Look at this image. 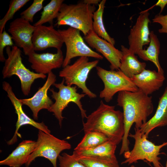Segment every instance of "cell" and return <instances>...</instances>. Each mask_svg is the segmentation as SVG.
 Returning <instances> with one entry per match:
<instances>
[{"label":"cell","instance_id":"34","mask_svg":"<svg viewBox=\"0 0 167 167\" xmlns=\"http://www.w3.org/2000/svg\"><path fill=\"white\" fill-rule=\"evenodd\" d=\"M101 1L100 0H84L83 2L87 4L90 5H98Z\"/></svg>","mask_w":167,"mask_h":167},{"label":"cell","instance_id":"27","mask_svg":"<svg viewBox=\"0 0 167 167\" xmlns=\"http://www.w3.org/2000/svg\"><path fill=\"white\" fill-rule=\"evenodd\" d=\"M77 159L86 167H119L116 157L105 159L85 157Z\"/></svg>","mask_w":167,"mask_h":167},{"label":"cell","instance_id":"19","mask_svg":"<svg viewBox=\"0 0 167 167\" xmlns=\"http://www.w3.org/2000/svg\"><path fill=\"white\" fill-rule=\"evenodd\" d=\"M36 145V141L30 140L23 141L6 158L0 161V165L20 167L25 164Z\"/></svg>","mask_w":167,"mask_h":167},{"label":"cell","instance_id":"28","mask_svg":"<svg viewBox=\"0 0 167 167\" xmlns=\"http://www.w3.org/2000/svg\"><path fill=\"white\" fill-rule=\"evenodd\" d=\"M29 1V0H12L10 2L6 13L0 20V34L4 31L7 22L12 19L15 13Z\"/></svg>","mask_w":167,"mask_h":167},{"label":"cell","instance_id":"21","mask_svg":"<svg viewBox=\"0 0 167 167\" xmlns=\"http://www.w3.org/2000/svg\"><path fill=\"white\" fill-rule=\"evenodd\" d=\"M121 51L122 56L119 70L126 76L131 79L145 69L146 63L139 61L135 54L128 48L121 45Z\"/></svg>","mask_w":167,"mask_h":167},{"label":"cell","instance_id":"17","mask_svg":"<svg viewBox=\"0 0 167 167\" xmlns=\"http://www.w3.org/2000/svg\"><path fill=\"white\" fill-rule=\"evenodd\" d=\"M31 67L36 73L49 74L52 70L62 66L64 58L61 49L57 50L56 53L38 54L33 51L28 55Z\"/></svg>","mask_w":167,"mask_h":167},{"label":"cell","instance_id":"14","mask_svg":"<svg viewBox=\"0 0 167 167\" xmlns=\"http://www.w3.org/2000/svg\"><path fill=\"white\" fill-rule=\"evenodd\" d=\"M148 11H142L137 19L135 24L131 29L128 37L129 49L135 54L143 49L150 41L149 24L150 22Z\"/></svg>","mask_w":167,"mask_h":167},{"label":"cell","instance_id":"30","mask_svg":"<svg viewBox=\"0 0 167 167\" xmlns=\"http://www.w3.org/2000/svg\"><path fill=\"white\" fill-rule=\"evenodd\" d=\"M60 167H86L72 154L64 152L58 158Z\"/></svg>","mask_w":167,"mask_h":167},{"label":"cell","instance_id":"35","mask_svg":"<svg viewBox=\"0 0 167 167\" xmlns=\"http://www.w3.org/2000/svg\"><path fill=\"white\" fill-rule=\"evenodd\" d=\"M165 167H167V161L166 162Z\"/></svg>","mask_w":167,"mask_h":167},{"label":"cell","instance_id":"22","mask_svg":"<svg viewBox=\"0 0 167 167\" xmlns=\"http://www.w3.org/2000/svg\"><path fill=\"white\" fill-rule=\"evenodd\" d=\"M117 144L109 140L95 147L85 150H74L72 155L76 158H89L98 159H108L116 156Z\"/></svg>","mask_w":167,"mask_h":167},{"label":"cell","instance_id":"9","mask_svg":"<svg viewBox=\"0 0 167 167\" xmlns=\"http://www.w3.org/2000/svg\"><path fill=\"white\" fill-rule=\"evenodd\" d=\"M35 149L25 164L29 167L32 162L38 157L48 159L54 167H57V159L60 153L65 150L71 148L68 142L60 139L53 135L39 130Z\"/></svg>","mask_w":167,"mask_h":167},{"label":"cell","instance_id":"11","mask_svg":"<svg viewBox=\"0 0 167 167\" xmlns=\"http://www.w3.org/2000/svg\"><path fill=\"white\" fill-rule=\"evenodd\" d=\"M2 88L7 93V96L13 105L16 113L17 115V120L16 124V129L14 135L12 138L7 142L8 145H12L17 141V136L21 137V136L18 131L20 128L25 125H30L37 128L39 130L50 134V131L43 122H38L29 117L24 112L22 109L23 105L13 92L12 87L10 84L6 81L2 83Z\"/></svg>","mask_w":167,"mask_h":167},{"label":"cell","instance_id":"7","mask_svg":"<svg viewBox=\"0 0 167 167\" xmlns=\"http://www.w3.org/2000/svg\"><path fill=\"white\" fill-rule=\"evenodd\" d=\"M64 83L65 80L63 78L61 83H55L53 85L58 89V92L55 91L53 88L49 89L52 94L51 96L55 102L48 110L53 113L58 120L60 127L64 118L62 116V112L70 102L75 103L78 106L83 119L87 118L88 116L86 111L83 109L81 102V99L84 97L86 94L78 93L76 86L65 85Z\"/></svg>","mask_w":167,"mask_h":167},{"label":"cell","instance_id":"33","mask_svg":"<svg viewBox=\"0 0 167 167\" xmlns=\"http://www.w3.org/2000/svg\"><path fill=\"white\" fill-rule=\"evenodd\" d=\"M167 4V0H159L154 6H159L161 7V10L159 14L163 11L164 7Z\"/></svg>","mask_w":167,"mask_h":167},{"label":"cell","instance_id":"20","mask_svg":"<svg viewBox=\"0 0 167 167\" xmlns=\"http://www.w3.org/2000/svg\"><path fill=\"white\" fill-rule=\"evenodd\" d=\"M167 126V86L159 98L156 111L153 116L139 128L142 134L147 138L155 128Z\"/></svg>","mask_w":167,"mask_h":167},{"label":"cell","instance_id":"15","mask_svg":"<svg viewBox=\"0 0 167 167\" xmlns=\"http://www.w3.org/2000/svg\"><path fill=\"white\" fill-rule=\"evenodd\" d=\"M33 33L32 43L35 51H42L49 48L61 49L64 43L62 36L53 25L36 27Z\"/></svg>","mask_w":167,"mask_h":167},{"label":"cell","instance_id":"3","mask_svg":"<svg viewBox=\"0 0 167 167\" xmlns=\"http://www.w3.org/2000/svg\"><path fill=\"white\" fill-rule=\"evenodd\" d=\"M96 8L95 5H89L83 1L75 4L63 3L56 25L69 26L81 31L85 36L92 30L93 17Z\"/></svg>","mask_w":167,"mask_h":167},{"label":"cell","instance_id":"4","mask_svg":"<svg viewBox=\"0 0 167 167\" xmlns=\"http://www.w3.org/2000/svg\"><path fill=\"white\" fill-rule=\"evenodd\" d=\"M7 58L5 61L2 70L3 79L16 75L21 83V91L25 96L30 93L31 87L34 81L38 79H45V75L35 73L27 68L22 62L21 51L16 45L6 49Z\"/></svg>","mask_w":167,"mask_h":167},{"label":"cell","instance_id":"8","mask_svg":"<svg viewBox=\"0 0 167 167\" xmlns=\"http://www.w3.org/2000/svg\"><path fill=\"white\" fill-rule=\"evenodd\" d=\"M96 67L97 74L104 85L99 96L106 102L111 101L114 95L120 92H136L139 90L131 79L120 70L108 71L99 66Z\"/></svg>","mask_w":167,"mask_h":167},{"label":"cell","instance_id":"23","mask_svg":"<svg viewBox=\"0 0 167 167\" xmlns=\"http://www.w3.org/2000/svg\"><path fill=\"white\" fill-rule=\"evenodd\" d=\"M150 39L149 45L147 49L139 51L137 54L143 60L152 62L156 66L158 72L163 73L164 71L159 60L160 43L157 36L152 31L150 32Z\"/></svg>","mask_w":167,"mask_h":167},{"label":"cell","instance_id":"18","mask_svg":"<svg viewBox=\"0 0 167 167\" xmlns=\"http://www.w3.org/2000/svg\"><path fill=\"white\" fill-rule=\"evenodd\" d=\"M131 79L139 90L149 95L159 89L165 78L164 72L145 69Z\"/></svg>","mask_w":167,"mask_h":167},{"label":"cell","instance_id":"5","mask_svg":"<svg viewBox=\"0 0 167 167\" xmlns=\"http://www.w3.org/2000/svg\"><path fill=\"white\" fill-rule=\"evenodd\" d=\"M134 134L129 133V136L134 139L135 144L132 149L125 152L126 160L122 164L130 165L139 160H143L152 163L154 167H163L160 162L161 149L167 145V141L159 145H156L147 139L144 134L140 132L139 128H135Z\"/></svg>","mask_w":167,"mask_h":167},{"label":"cell","instance_id":"13","mask_svg":"<svg viewBox=\"0 0 167 167\" xmlns=\"http://www.w3.org/2000/svg\"><path fill=\"white\" fill-rule=\"evenodd\" d=\"M84 39L92 48L102 54L110 63L111 70H119L122 52L110 43L100 37L93 30L84 36Z\"/></svg>","mask_w":167,"mask_h":167},{"label":"cell","instance_id":"25","mask_svg":"<svg viewBox=\"0 0 167 167\" xmlns=\"http://www.w3.org/2000/svg\"><path fill=\"white\" fill-rule=\"evenodd\" d=\"M63 0H51L43 8L40 19L34 26L35 27L49 22L52 25L54 19L57 18L61 6L64 2Z\"/></svg>","mask_w":167,"mask_h":167},{"label":"cell","instance_id":"29","mask_svg":"<svg viewBox=\"0 0 167 167\" xmlns=\"http://www.w3.org/2000/svg\"><path fill=\"white\" fill-rule=\"evenodd\" d=\"M44 0H34L32 4L20 14L21 18L32 22L35 15L43 8Z\"/></svg>","mask_w":167,"mask_h":167},{"label":"cell","instance_id":"1","mask_svg":"<svg viewBox=\"0 0 167 167\" xmlns=\"http://www.w3.org/2000/svg\"><path fill=\"white\" fill-rule=\"evenodd\" d=\"M152 98L139 90L136 92L122 91L118 92L117 105L122 108L124 125L120 155L130 151L128 137L132 125L135 123V128H140L153 112Z\"/></svg>","mask_w":167,"mask_h":167},{"label":"cell","instance_id":"10","mask_svg":"<svg viewBox=\"0 0 167 167\" xmlns=\"http://www.w3.org/2000/svg\"><path fill=\"white\" fill-rule=\"evenodd\" d=\"M62 38L66 49L62 67L69 65L73 58L77 57H86L102 60L103 56L93 50L84 41L80 31L71 27L66 29L58 30Z\"/></svg>","mask_w":167,"mask_h":167},{"label":"cell","instance_id":"12","mask_svg":"<svg viewBox=\"0 0 167 167\" xmlns=\"http://www.w3.org/2000/svg\"><path fill=\"white\" fill-rule=\"evenodd\" d=\"M36 27L21 17L15 19L10 23L8 32L16 46L22 48L26 55L34 51L32 38Z\"/></svg>","mask_w":167,"mask_h":167},{"label":"cell","instance_id":"31","mask_svg":"<svg viewBox=\"0 0 167 167\" xmlns=\"http://www.w3.org/2000/svg\"><path fill=\"white\" fill-rule=\"evenodd\" d=\"M14 44L11 36L9 35L5 30L0 34V61L5 62V58L3 53L4 49L5 47L13 46Z\"/></svg>","mask_w":167,"mask_h":167},{"label":"cell","instance_id":"6","mask_svg":"<svg viewBox=\"0 0 167 167\" xmlns=\"http://www.w3.org/2000/svg\"><path fill=\"white\" fill-rule=\"evenodd\" d=\"M99 62L98 59L90 61L88 57H80L72 64L63 67L59 72V76L64 79L67 85H75L90 98H95L96 95L88 88L86 81L90 72L97 66Z\"/></svg>","mask_w":167,"mask_h":167},{"label":"cell","instance_id":"2","mask_svg":"<svg viewBox=\"0 0 167 167\" xmlns=\"http://www.w3.org/2000/svg\"><path fill=\"white\" fill-rule=\"evenodd\" d=\"M85 133L100 132L117 145L122 141L124 134L123 112L115 109V106L105 104L102 100L98 108L87 116L83 122Z\"/></svg>","mask_w":167,"mask_h":167},{"label":"cell","instance_id":"24","mask_svg":"<svg viewBox=\"0 0 167 167\" xmlns=\"http://www.w3.org/2000/svg\"><path fill=\"white\" fill-rule=\"evenodd\" d=\"M106 0H102L98 4V7L93 13L92 30L100 37L114 45L115 40L106 31L103 21V14Z\"/></svg>","mask_w":167,"mask_h":167},{"label":"cell","instance_id":"16","mask_svg":"<svg viewBox=\"0 0 167 167\" xmlns=\"http://www.w3.org/2000/svg\"><path fill=\"white\" fill-rule=\"evenodd\" d=\"M56 81V76L52 71L48 74L47 80L43 86L31 98L20 99L23 105L28 106L32 113L35 120H37L39 112L43 109L48 110L53 104L52 100L47 95L48 91Z\"/></svg>","mask_w":167,"mask_h":167},{"label":"cell","instance_id":"32","mask_svg":"<svg viewBox=\"0 0 167 167\" xmlns=\"http://www.w3.org/2000/svg\"><path fill=\"white\" fill-rule=\"evenodd\" d=\"M152 20L153 22L158 23L161 26V28L158 30L159 32L167 33V15H163L159 14L155 15Z\"/></svg>","mask_w":167,"mask_h":167},{"label":"cell","instance_id":"26","mask_svg":"<svg viewBox=\"0 0 167 167\" xmlns=\"http://www.w3.org/2000/svg\"><path fill=\"white\" fill-rule=\"evenodd\" d=\"M109 140L103 134L96 131L85 133L80 142L74 150H82L92 148L98 146Z\"/></svg>","mask_w":167,"mask_h":167},{"label":"cell","instance_id":"36","mask_svg":"<svg viewBox=\"0 0 167 167\" xmlns=\"http://www.w3.org/2000/svg\"><path fill=\"white\" fill-rule=\"evenodd\" d=\"M131 167H135V166L134 165H132L131 166Z\"/></svg>","mask_w":167,"mask_h":167}]
</instances>
